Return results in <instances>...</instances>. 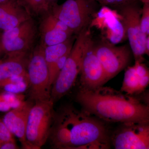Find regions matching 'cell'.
<instances>
[{"instance_id": "1", "label": "cell", "mask_w": 149, "mask_h": 149, "mask_svg": "<svg viewBox=\"0 0 149 149\" xmlns=\"http://www.w3.org/2000/svg\"><path fill=\"white\" fill-rule=\"evenodd\" d=\"M76 101L82 109L106 123H148L149 107L136 96L103 86L93 91L80 89Z\"/></svg>"}, {"instance_id": "2", "label": "cell", "mask_w": 149, "mask_h": 149, "mask_svg": "<svg viewBox=\"0 0 149 149\" xmlns=\"http://www.w3.org/2000/svg\"><path fill=\"white\" fill-rule=\"evenodd\" d=\"M59 118L69 132L70 149H109L111 136L106 123L72 106L63 107Z\"/></svg>"}, {"instance_id": "3", "label": "cell", "mask_w": 149, "mask_h": 149, "mask_svg": "<svg viewBox=\"0 0 149 149\" xmlns=\"http://www.w3.org/2000/svg\"><path fill=\"white\" fill-rule=\"evenodd\" d=\"M91 36L90 27L76 35L69 55L52 86L51 100L54 102L65 95L74 85L80 73L84 49Z\"/></svg>"}, {"instance_id": "4", "label": "cell", "mask_w": 149, "mask_h": 149, "mask_svg": "<svg viewBox=\"0 0 149 149\" xmlns=\"http://www.w3.org/2000/svg\"><path fill=\"white\" fill-rule=\"evenodd\" d=\"M53 104L50 100L36 102L31 107L25 132L28 149H40L49 139L54 118Z\"/></svg>"}, {"instance_id": "5", "label": "cell", "mask_w": 149, "mask_h": 149, "mask_svg": "<svg viewBox=\"0 0 149 149\" xmlns=\"http://www.w3.org/2000/svg\"><path fill=\"white\" fill-rule=\"evenodd\" d=\"M97 4L93 0H65L53 6L50 11L77 35L91 27Z\"/></svg>"}, {"instance_id": "6", "label": "cell", "mask_w": 149, "mask_h": 149, "mask_svg": "<svg viewBox=\"0 0 149 149\" xmlns=\"http://www.w3.org/2000/svg\"><path fill=\"white\" fill-rule=\"evenodd\" d=\"M27 72L31 100L35 102L51 100L49 72L42 44L36 47L28 58Z\"/></svg>"}, {"instance_id": "7", "label": "cell", "mask_w": 149, "mask_h": 149, "mask_svg": "<svg viewBox=\"0 0 149 149\" xmlns=\"http://www.w3.org/2000/svg\"><path fill=\"white\" fill-rule=\"evenodd\" d=\"M118 10L135 62H144L148 36L141 28L142 10L134 1Z\"/></svg>"}, {"instance_id": "8", "label": "cell", "mask_w": 149, "mask_h": 149, "mask_svg": "<svg viewBox=\"0 0 149 149\" xmlns=\"http://www.w3.org/2000/svg\"><path fill=\"white\" fill-rule=\"evenodd\" d=\"M93 48L108 81L130 65L133 55L129 45L117 46L105 40L94 42Z\"/></svg>"}, {"instance_id": "9", "label": "cell", "mask_w": 149, "mask_h": 149, "mask_svg": "<svg viewBox=\"0 0 149 149\" xmlns=\"http://www.w3.org/2000/svg\"><path fill=\"white\" fill-rule=\"evenodd\" d=\"M92 36L83 52L79 75L81 89L93 91L102 87L108 82L100 61L94 51Z\"/></svg>"}, {"instance_id": "10", "label": "cell", "mask_w": 149, "mask_h": 149, "mask_svg": "<svg viewBox=\"0 0 149 149\" xmlns=\"http://www.w3.org/2000/svg\"><path fill=\"white\" fill-rule=\"evenodd\" d=\"M37 33L36 24L32 17L3 32L1 40L3 53L6 55L27 53L34 44Z\"/></svg>"}, {"instance_id": "11", "label": "cell", "mask_w": 149, "mask_h": 149, "mask_svg": "<svg viewBox=\"0 0 149 149\" xmlns=\"http://www.w3.org/2000/svg\"><path fill=\"white\" fill-rule=\"evenodd\" d=\"M111 142L116 149H149V123L121 124Z\"/></svg>"}, {"instance_id": "12", "label": "cell", "mask_w": 149, "mask_h": 149, "mask_svg": "<svg viewBox=\"0 0 149 149\" xmlns=\"http://www.w3.org/2000/svg\"><path fill=\"white\" fill-rule=\"evenodd\" d=\"M42 16L39 29L41 44L45 47L63 42L74 36L72 30L50 11Z\"/></svg>"}, {"instance_id": "13", "label": "cell", "mask_w": 149, "mask_h": 149, "mask_svg": "<svg viewBox=\"0 0 149 149\" xmlns=\"http://www.w3.org/2000/svg\"><path fill=\"white\" fill-rule=\"evenodd\" d=\"M120 91L126 95L137 96L149 86V68L143 62H135L125 70Z\"/></svg>"}, {"instance_id": "14", "label": "cell", "mask_w": 149, "mask_h": 149, "mask_svg": "<svg viewBox=\"0 0 149 149\" xmlns=\"http://www.w3.org/2000/svg\"><path fill=\"white\" fill-rule=\"evenodd\" d=\"M33 105L31 102L23 101L18 106L8 111L2 119L10 132L19 139L24 149H28L25 132L28 116Z\"/></svg>"}, {"instance_id": "15", "label": "cell", "mask_w": 149, "mask_h": 149, "mask_svg": "<svg viewBox=\"0 0 149 149\" xmlns=\"http://www.w3.org/2000/svg\"><path fill=\"white\" fill-rule=\"evenodd\" d=\"M32 18L18 0L0 3V33L10 30Z\"/></svg>"}, {"instance_id": "16", "label": "cell", "mask_w": 149, "mask_h": 149, "mask_svg": "<svg viewBox=\"0 0 149 149\" xmlns=\"http://www.w3.org/2000/svg\"><path fill=\"white\" fill-rule=\"evenodd\" d=\"M27 53L7 55V57L0 60V84L14 77H19L27 81ZM1 88V87H0Z\"/></svg>"}, {"instance_id": "17", "label": "cell", "mask_w": 149, "mask_h": 149, "mask_svg": "<svg viewBox=\"0 0 149 149\" xmlns=\"http://www.w3.org/2000/svg\"><path fill=\"white\" fill-rule=\"evenodd\" d=\"M72 36L63 42L45 47V58L49 72L63 56L70 52L76 38Z\"/></svg>"}, {"instance_id": "18", "label": "cell", "mask_w": 149, "mask_h": 149, "mask_svg": "<svg viewBox=\"0 0 149 149\" xmlns=\"http://www.w3.org/2000/svg\"><path fill=\"white\" fill-rule=\"evenodd\" d=\"M31 16H43L50 10L47 0H18Z\"/></svg>"}, {"instance_id": "19", "label": "cell", "mask_w": 149, "mask_h": 149, "mask_svg": "<svg viewBox=\"0 0 149 149\" xmlns=\"http://www.w3.org/2000/svg\"><path fill=\"white\" fill-rule=\"evenodd\" d=\"M24 97L22 94L5 91L0 93V102L8 104L12 109L18 106L24 101Z\"/></svg>"}, {"instance_id": "20", "label": "cell", "mask_w": 149, "mask_h": 149, "mask_svg": "<svg viewBox=\"0 0 149 149\" xmlns=\"http://www.w3.org/2000/svg\"><path fill=\"white\" fill-rule=\"evenodd\" d=\"M102 6L107 7L119 9L128 4L135 1L134 0H93Z\"/></svg>"}, {"instance_id": "21", "label": "cell", "mask_w": 149, "mask_h": 149, "mask_svg": "<svg viewBox=\"0 0 149 149\" xmlns=\"http://www.w3.org/2000/svg\"><path fill=\"white\" fill-rule=\"evenodd\" d=\"M141 26L143 32L149 35V5H143L141 16Z\"/></svg>"}, {"instance_id": "22", "label": "cell", "mask_w": 149, "mask_h": 149, "mask_svg": "<svg viewBox=\"0 0 149 149\" xmlns=\"http://www.w3.org/2000/svg\"><path fill=\"white\" fill-rule=\"evenodd\" d=\"M13 135L3 121L0 119V143L8 141H15Z\"/></svg>"}, {"instance_id": "23", "label": "cell", "mask_w": 149, "mask_h": 149, "mask_svg": "<svg viewBox=\"0 0 149 149\" xmlns=\"http://www.w3.org/2000/svg\"><path fill=\"white\" fill-rule=\"evenodd\" d=\"M18 147L15 141H10L0 143V149H16Z\"/></svg>"}, {"instance_id": "24", "label": "cell", "mask_w": 149, "mask_h": 149, "mask_svg": "<svg viewBox=\"0 0 149 149\" xmlns=\"http://www.w3.org/2000/svg\"><path fill=\"white\" fill-rule=\"evenodd\" d=\"M136 97L149 107V88Z\"/></svg>"}, {"instance_id": "25", "label": "cell", "mask_w": 149, "mask_h": 149, "mask_svg": "<svg viewBox=\"0 0 149 149\" xmlns=\"http://www.w3.org/2000/svg\"><path fill=\"white\" fill-rule=\"evenodd\" d=\"M146 54L148 57L149 60V35L147 37L146 44Z\"/></svg>"}, {"instance_id": "26", "label": "cell", "mask_w": 149, "mask_h": 149, "mask_svg": "<svg viewBox=\"0 0 149 149\" xmlns=\"http://www.w3.org/2000/svg\"><path fill=\"white\" fill-rule=\"evenodd\" d=\"M47 1L48 4L49 6L51 9V8L53 6L57 3V2L58 1V0H47Z\"/></svg>"}, {"instance_id": "27", "label": "cell", "mask_w": 149, "mask_h": 149, "mask_svg": "<svg viewBox=\"0 0 149 149\" xmlns=\"http://www.w3.org/2000/svg\"><path fill=\"white\" fill-rule=\"evenodd\" d=\"M143 5H149V0H139Z\"/></svg>"}, {"instance_id": "28", "label": "cell", "mask_w": 149, "mask_h": 149, "mask_svg": "<svg viewBox=\"0 0 149 149\" xmlns=\"http://www.w3.org/2000/svg\"><path fill=\"white\" fill-rule=\"evenodd\" d=\"M3 53V52L2 45L1 40V36H0V54Z\"/></svg>"}, {"instance_id": "29", "label": "cell", "mask_w": 149, "mask_h": 149, "mask_svg": "<svg viewBox=\"0 0 149 149\" xmlns=\"http://www.w3.org/2000/svg\"><path fill=\"white\" fill-rule=\"evenodd\" d=\"M11 0H0V3L6 2L8 1Z\"/></svg>"}]
</instances>
